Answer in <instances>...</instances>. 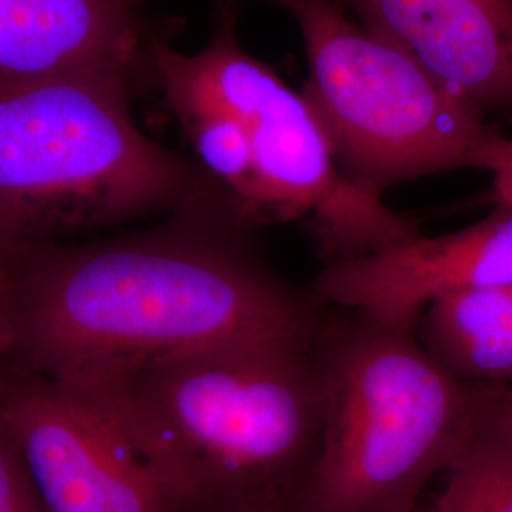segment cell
<instances>
[{
    "label": "cell",
    "mask_w": 512,
    "mask_h": 512,
    "mask_svg": "<svg viewBox=\"0 0 512 512\" xmlns=\"http://www.w3.org/2000/svg\"><path fill=\"white\" fill-rule=\"evenodd\" d=\"M251 226L217 192L141 234L4 251V363L73 384L239 340L315 342L319 304L256 255Z\"/></svg>",
    "instance_id": "cell-1"
},
{
    "label": "cell",
    "mask_w": 512,
    "mask_h": 512,
    "mask_svg": "<svg viewBox=\"0 0 512 512\" xmlns=\"http://www.w3.org/2000/svg\"><path fill=\"white\" fill-rule=\"evenodd\" d=\"M315 342L239 340L69 385L128 435L181 511L294 503L325 412Z\"/></svg>",
    "instance_id": "cell-2"
},
{
    "label": "cell",
    "mask_w": 512,
    "mask_h": 512,
    "mask_svg": "<svg viewBox=\"0 0 512 512\" xmlns=\"http://www.w3.org/2000/svg\"><path fill=\"white\" fill-rule=\"evenodd\" d=\"M131 76L88 69L0 82V251L173 215L222 190L135 124Z\"/></svg>",
    "instance_id": "cell-3"
},
{
    "label": "cell",
    "mask_w": 512,
    "mask_h": 512,
    "mask_svg": "<svg viewBox=\"0 0 512 512\" xmlns=\"http://www.w3.org/2000/svg\"><path fill=\"white\" fill-rule=\"evenodd\" d=\"M416 329L361 315L325 323L323 427L294 512H414L429 478L469 448L497 384L452 376Z\"/></svg>",
    "instance_id": "cell-4"
},
{
    "label": "cell",
    "mask_w": 512,
    "mask_h": 512,
    "mask_svg": "<svg viewBox=\"0 0 512 512\" xmlns=\"http://www.w3.org/2000/svg\"><path fill=\"white\" fill-rule=\"evenodd\" d=\"M304 40V86L334 162L372 198L427 175L484 171L503 137L410 55L349 18L340 0H274Z\"/></svg>",
    "instance_id": "cell-5"
},
{
    "label": "cell",
    "mask_w": 512,
    "mask_h": 512,
    "mask_svg": "<svg viewBox=\"0 0 512 512\" xmlns=\"http://www.w3.org/2000/svg\"><path fill=\"white\" fill-rule=\"evenodd\" d=\"M148 65L162 92L200 97L243 122L268 222L306 220L327 262L420 234L414 220L346 181L308 99L239 44L232 10L196 54L148 38Z\"/></svg>",
    "instance_id": "cell-6"
},
{
    "label": "cell",
    "mask_w": 512,
    "mask_h": 512,
    "mask_svg": "<svg viewBox=\"0 0 512 512\" xmlns=\"http://www.w3.org/2000/svg\"><path fill=\"white\" fill-rule=\"evenodd\" d=\"M0 429L44 512H183L141 450L73 385L2 361Z\"/></svg>",
    "instance_id": "cell-7"
},
{
    "label": "cell",
    "mask_w": 512,
    "mask_h": 512,
    "mask_svg": "<svg viewBox=\"0 0 512 512\" xmlns=\"http://www.w3.org/2000/svg\"><path fill=\"white\" fill-rule=\"evenodd\" d=\"M505 287H512V209L499 205L452 234H418L327 262L315 279L319 300L387 327H418L421 313L442 296Z\"/></svg>",
    "instance_id": "cell-8"
},
{
    "label": "cell",
    "mask_w": 512,
    "mask_h": 512,
    "mask_svg": "<svg viewBox=\"0 0 512 512\" xmlns=\"http://www.w3.org/2000/svg\"><path fill=\"white\" fill-rule=\"evenodd\" d=\"M480 114H512V0H340Z\"/></svg>",
    "instance_id": "cell-9"
},
{
    "label": "cell",
    "mask_w": 512,
    "mask_h": 512,
    "mask_svg": "<svg viewBox=\"0 0 512 512\" xmlns=\"http://www.w3.org/2000/svg\"><path fill=\"white\" fill-rule=\"evenodd\" d=\"M137 0H0V82L148 65Z\"/></svg>",
    "instance_id": "cell-10"
},
{
    "label": "cell",
    "mask_w": 512,
    "mask_h": 512,
    "mask_svg": "<svg viewBox=\"0 0 512 512\" xmlns=\"http://www.w3.org/2000/svg\"><path fill=\"white\" fill-rule=\"evenodd\" d=\"M420 342L444 370L471 384L512 380V287L448 294L421 313Z\"/></svg>",
    "instance_id": "cell-11"
},
{
    "label": "cell",
    "mask_w": 512,
    "mask_h": 512,
    "mask_svg": "<svg viewBox=\"0 0 512 512\" xmlns=\"http://www.w3.org/2000/svg\"><path fill=\"white\" fill-rule=\"evenodd\" d=\"M165 105L177 116L200 167L232 198L253 224H266V207L256 175L247 128L232 112L184 93H164Z\"/></svg>",
    "instance_id": "cell-12"
},
{
    "label": "cell",
    "mask_w": 512,
    "mask_h": 512,
    "mask_svg": "<svg viewBox=\"0 0 512 512\" xmlns=\"http://www.w3.org/2000/svg\"><path fill=\"white\" fill-rule=\"evenodd\" d=\"M463 454L482 476L497 512H512V446L495 439L480 425Z\"/></svg>",
    "instance_id": "cell-13"
},
{
    "label": "cell",
    "mask_w": 512,
    "mask_h": 512,
    "mask_svg": "<svg viewBox=\"0 0 512 512\" xmlns=\"http://www.w3.org/2000/svg\"><path fill=\"white\" fill-rule=\"evenodd\" d=\"M429 512H497L490 492L465 454L448 469V482Z\"/></svg>",
    "instance_id": "cell-14"
},
{
    "label": "cell",
    "mask_w": 512,
    "mask_h": 512,
    "mask_svg": "<svg viewBox=\"0 0 512 512\" xmlns=\"http://www.w3.org/2000/svg\"><path fill=\"white\" fill-rule=\"evenodd\" d=\"M0 512H44L14 446L0 429Z\"/></svg>",
    "instance_id": "cell-15"
},
{
    "label": "cell",
    "mask_w": 512,
    "mask_h": 512,
    "mask_svg": "<svg viewBox=\"0 0 512 512\" xmlns=\"http://www.w3.org/2000/svg\"><path fill=\"white\" fill-rule=\"evenodd\" d=\"M484 171L492 175L490 202L494 203V207L499 205L512 209V139L503 135L495 143Z\"/></svg>",
    "instance_id": "cell-16"
},
{
    "label": "cell",
    "mask_w": 512,
    "mask_h": 512,
    "mask_svg": "<svg viewBox=\"0 0 512 512\" xmlns=\"http://www.w3.org/2000/svg\"><path fill=\"white\" fill-rule=\"evenodd\" d=\"M482 429L512 446V380L495 387L494 399L482 421Z\"/></svg>",
    "instance_id": "cell-17"
},
{
    "label": "cell",
    "mask_w": 512,
    "mask_h": 512,
    "mask_svg": "<svg viewBox=\"0 0 512 512\" xmlns=\"http://www.w3.org/2000/svg\"><path fill=\"white\" fill-rule=\"evenodd\" d=\"M207 512H294V509L293 503L289 499L268 497V499H256V501L238 503V505H230V507Z\"/></svg>",
    "instance_id": "cell-18"
},
{
    "label": "cell",
    "mask_w": 512,
    "mask_h": 512,
    "mask_svg": "<svg viewBox=\"0 0 512 512\" xmlns=\"http://www.w3.org/2000/svg\"><path fill=\"white\" fill-rule=\"evenodd\" d=\"M6 264V255L0 251V268Z\"/></svg>",
    "instance_id": "cell-19"
}]
</instances>
